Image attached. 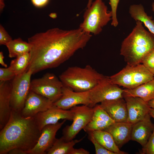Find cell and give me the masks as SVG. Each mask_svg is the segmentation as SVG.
Instances as JSON below:
<instances>
[{
    "instance_id": "cell-1",
    "label": "cell",
    "mask_w": 154,
    "mask_h": 154,
    "mask_svg": "<svg viewBox=\"0 0 154 154\" xmlns=\"http://www.w3.org/2000/svg\"><path fill=\"white\" fill-rule=\"evenodd\" d=\"M92 37L79 27L70 30L55 28L35 34L28 39L31 48L26 71L34 74L58 66L83 48Z\"/></svg>"
},
{
    "instance_id": "cell-2",
    "label": "cell",
    "mask_w": 154,
    "mask_h": 154,
    "mask_svg": "<svg viewBox=\"0 0 154 154\" xmlns=\"http://www.w3.org/2000/svg\"><path fill=\"white\" fill-rule=\"evenodd\" d=\"M41 133L34 117H25L11 109L7 123L0 132V154L18 149L26 154L37 144Z\"/></svg>"
},
{
    "instance_id": "cell-3",
    "label": "cell",
    "mask_w": 154,
    "mask_h": 154,
    "mask_svg": "<svg viewBox=\"0 0 154 154\" xmlns=\"http://www.w3.org/2000/svg\"><path fill=\"white\" fill-rule=\"evenodd\" d=\"M142 24L136 21L131 32L122 42L120 54L127 65L141 64L145 56L154 48V35L147 31Z\"/></svg>"
},
{
    "instance_id": "cell-4",
    "label": "cell",
    "mask_w": 154,
    "mask_h": 154,
    "mask_svg": "<svg viewBox=\"0 0 154 154\" xmlns=\"http://www.w3.org/2000/svg\"><path fill=\"white\" fill-rule=\"evenodd\" d=\"M105 76L88 65L84 67H69L60 75L59 78L64 86L75 92H82L93 88Z\"/></svg>"
},
{
    "instance_id": "cell-5",
    "label": "cell",
    "mask_w": 154,
    "mask_h": 154,
    "mask_svg": "<svg viewBox=\"0 0 154 154\" xmlns=\"http://www.w3.org/2000/svg\"><path fill=\"white\" fill-rule=\"evenodd\" d=\"M112 18V13L108 11L102 0H95L87 8L79 28L86 32L97 35Z\"/></svg>"
},
{
    "instance_id": "cell-6",
    "label": "cell",
    "mask_w": 154,
    "mask_h": 154,
    "mask_svg": "<svg viewBox=\"0 0 154 154\" xmlns=\"http://www.w3.org/2000/svg\"><path fill=\"white\" fill-rule=\"evenodd\" d=\"M111 80L118 86L132 89L154 78V74L142 64L127 66L119 72L110 77Z\"/></svg>"
},
{
    "instance_id": "cell-7",
    "label": "cell",
    "mask_w": 154,
    "mask_h": 154,
    "mask_svg": "<svg viewBox=\"0 0 154 154\" xmlns=\"http://www.w3.org/2000/svg\"><path fill=\"white\" fill-rule=\"evenodd\" d=\"M63 86L59 78L54 74L48 72L40 78L32 80L30 90L46 97L53 103L61 97Z\"/></svg>"
},
{
    "instance_id": "cell-8",
    "label": "cell",
    "mask_w": 154,
    "mask_h": 154,
    "mask_svg": "<svg viewBox=\"0 0 154 154\" xmlns=\"http://www.w3.org/2000/svg\"><path fill=\"white\" fill-rule=\"evenodd\" d=\"M33 74L29 70L16 75L11 82V109L21 112L30 91L31 77Z\"/></svg>"
},
{
    "instance_id": "cell-9",
    "label": "cell",
    "mask_w": 154,
    "mask_h": 154,
    "mask_svg": "<svg viewBox=\"0 0 154 154\" xmlns=\"http://www.w3.org/2000/svg\"><path fill=\"white\" fill-rule=\"evenodd\" d=\"M123 89L113 83L109 77L105 76L95 87L89 91L90 103L89 106L93 108L99 103L123 98Z\"/></svg>"
},
{
    "instance_id": "cell-10",
    "label": "cell",
    "mask_w": 154,
    "mask_h": 154,
    "mask_svg": "<svg viewBox=\"0 0 154 154\" xmlns=\"http://www.w3.org/2000/svg\"><path fill=\"white\" fill-rule=\"evenodd\" d=\"M70 110L74 114L72 122L62 130V137L66 141L73 140L79 132L85 128L92 118L94 110L93 108L85 105L76 106Z\"/></svg>"
},
{
    "instance_id": "cell-11",
    "label": "cell",
    "mask_w": 154,
    "mask_h": 154,
    "mask_svg": "<svg viewBox=\"0 0 154 154\" xmlns=\"http://www.w3.org/2000/svg\"><path fill=\"white\" fill-rule=\"evenodd\" d=\"M66 119L60 122L45 126L41 131L38 141L27 154H46L48 150L52 146L56 139V135Z\"/></svg>"
},
{
    "instance_id": "cell-12",
    "label": "cell",
    "mask_w": 154,
    "mask_h": 154,
    "mask_svg": "<svg viewBox=\"0 0 154 154\" xmlns=\"http://www.w3.org/2000/svg\"><path fill=\"white\" fill-rule=\"evenodd\" d=\"M61 97L53 104L61 109L68 110L79 104L89 106L90 102L89 91L78 92L64 86Z\"/></svg>"
},
{
    "instance_id": "cell-13",
    "label": "cell",
    "mask_w": 154,
    "mask_h": 154,
    "mask_svg": "<svg viewBox=\"0 0 154 154\" xmlns=\"http://www.w3.org/2000/svg\"><path fill=\"white\" fill-rule=\"evenodd\" d=\"M74 115L73 112L71 110H63L53 104L47 110L38 113L34 117L41 131L45 126L56 124L61 119L72 121Z\"/></svg>"
},
{
    "instance_id": "cell-14",
    "label": "cell",
    "mask_w": 154,
    "mask_h": 154,
    "mask_svg": "<svg viewBox=\"0 0 154 154\" xmlns=\"http://www.w3.org/2000/svg\"><path fill=\"white\" fill-rule=\"evenodd\" d=\"M52 105L53 103L47 98L30 90L21 113L24 117H33Z\"/></svg>"
},
{
    "instance_id": "cell-15",
    "label": "cell",
    "mask_w": 154,
    "mask_h": 154,
    "mask_svg": "<svg viewBox=\"0 0 154 154\" xmlns=\"http://www.w3.org/2000/svg\"><path fill=\"white\" fill-rule=\"evenodd\" d=\"M128 112L127 122L133 124L143 119L149 114L150 108L147 102L136 97L123 94Z\"/></svg>"
},
{
    "instance_id": "cell-16",
    "label": "cell",
    "mask_w": 154,
    "mask_h": 154,
    "mask_svg": "<svg viewBox=\"0 0 154 154\" xmlns=\"http://www.w3.org/2000/svg\"><path fill=\"white\" fill-rule=\"evenodd\" d=\"M103 108L115 122H127L128 112L123 98L106 100L100 103Z\"/></svg>"
},
{
    "instance_id": "cell-17",
    "label": "cell",
    "mask_w": 154,
    "mask_h": 154,
    "mask_svg": "<svg viewBox=\"0 0 154 154\" xmlns=\"http://www.w3.org/2000/svg\"><path fill=\"white\" fill-rule=\"evenodd\" d=\"M11 81H0V129L8 121L11 115Z\"/></svg>"
},
{
    "instance_id": "cell-18",
    "label": "cell",
    "mask_w": 154,
    "mask_h": 154,
    "mask_svg": "<svg viewBox=\"0 0 154 154\" xmlns=\"http://www.w3.org/2000/svg\"><path fill=\"white\" fill-rule=\"evenodd\" d=\"M151 117L149 114L143 119L133 124L131 140L138 142L142 147L147 143L154 129Z\"/></svg>"
},
{
    "instance_id": "cell-19",
    "label": "cell",
    "mask_w": 154,
    "mask_h": 154,
    "mask_svg": "<svg viewBox=\"0 0 154 154\" xmlns=\"http://www.w3.org/2000/svg\"><path fill=\"white\" fill-rule=\"evenodd\" d=\"M133 124L127 122H114L104 130L109 133L120 148L131 140Z\"/></svg>"
},
{
    "instance_id": "cell-20",
    "label": "cell",
    "mask_w": 154,
    "mask_h": 154,
    "mask_svg": "<svg viewBox=\"0 0 154 154\" xmlns=\"http://www.w3.org/2000/svg\"><path fill=\"white\" fill-rule=\"evenodd\" d=\"M123 94L139 97L148 102L154 99V78L134 88L124 89Z\"/></svg>"
},
{
    "instance_id": "cell-21",
    "label": "cell",
    "mask_w": 154,
    "mask_h": 154,
    "mask_svg": "<svg viewBox=\"0 0 154 154\" xmlns=\"http://www.w3.org/2000/svg\"><path fill=\"white\" fill-rule=\"evenodd\" d=\"M88 132L91 133L97 141L108 150L116 154L128 153L120 150L116 145L113 137L108 132L102 130L94 131Z\"/></svg>"
},
{
    "instance_id": "cell-22",
    "label": "cell",
    "mask_w": 154,
    "mask_h": 154,
    "mask_svg": "<svg viewBox=\"0 0 154 154\" xmlns=\"http://www.w3.org/2000/svg\"><path fill=\"white\" fill-rule=\"evenodd\" d=\"M129 12L132 18L144 24L150 33L154 35V21L145 12L141 4L133 5L129 7Z\"/></svg>"
},
{
    "instance_id": "cell-23",
    "label": "cell",
    "mask_w": 154,
    "mask_h": 154,
    "mask_svg": "<svg viewBox=\"0 0 154 154\" xmlns=\"http://www.w3.org/2000/svg\"><path fill=\"white\" fill-rule=\"evenodd\" d=\"M84 137L79 139H73L66 141L62 136L56 139L52 147L47 151V154H70L74 146L82 141Z\"/></svg>"
},
{
    "instance_id": "cell-24",
    "label": "cell",
    "mask_w": 154,
    "mask_h": 154,
    "mask_svg": "<svg viewBox=\"0 0 154 154\" xmlns=\"http://www.w3.org/2000/svg\"><path fill=\"white\" fill-rule=\"evenodd\" d=\"M9 52V56L16 57L20 55L29 52L31 48L28 42L23 41L20 38L12 40L5 45Z\"/></svg>"
},
{
    "instance_id": "cell-25",
    "label": "cell",
    "mask_w": 154,
    "mask_h": 154,
    "mask_svg": "<svg viewBox=\"0 0 154 154\" xmlns=\"http://www.w3.org/2000/svg\"><path fill=\"white\" fill-rule=\"evenodd\" d=\"M30 59L29 52L20 55L11 61L9 67L16 76L21 74L26 71Z\"/></svg>"
},
{
    "instance_id": "cell-26",
    "label": "cell",
    "mask_w": 154,
    "mask_h": 154,
    "mask_svg": "<svg viewBox=\"0 0 154 154\" xmlns=\"http://www.w3.org/2000/svg\"><path fill=\"white\" fill-rule=\"evenodd\" d=\"M111 124L93 115L91 121L83 129L87 133L94 131L102 130H104Z\"/></svg>"
},
{
    "instance_id": "cell-27",
    "label": "cell",
    "mask_w": 154,
    "mask_h": 154,
    "mask_svg": "<svg viewBox=\"0 0 154 154\" xmlns=\"http://www.w3.org/2000/svg\"><path fill=\"white\" fill-rule=\"evenodd\" d=\"M93 108L94 116L111 124L115 122L106 111L101 107L99 105L95 106Z\"/></svg>"
},
{
    "instance_id": "cell-28",
    "label": "cell",
    "mask_w": 154,
    "mask_h": 154,
    "mask_svg": "<svg viewBox=\"0 0 154 154\" xmlns=\"http://www.w3.org/2000/svg\"><path fill=\"white\" fill-rule=\"evenodd\" d=\"M87 133L89 135V139L94 146L96 154H116L115 153L108 150L102 146L90 133Z\"/></svg>"
},
{
    "instance_id": "cell-29",
    "label": "cell",
    "mask_w": 154,
    "mask_h": 154,
    "mask_svg": "<svg viewBox=\"0 0 154 154\" xmlns=\"http://www.w3.org/2000/svg\"><path fill=\"white\" fill-rule=\"evenodd\" d=\"M141 63L149 71L154 74V48L145 56Z\"/></svg>"
},
{
    "instance_id": "cell-30",
    "label": "cell",
    "mask_w": 154,
    "mask_h": 154,
    "mask_svg": "<svg viewBox=\"0 0 154 154\" xmlns=\"http://www.w3.org/2000/svg\"><path fill=\"white\" fill-rule=\"evenodd\" d=\"M15 76V73L9 67L0 68V81H10Z\"/></svg>"
},
{
    "instance_id": "cell-31",
    "label": "cell",
    "mask_w": 154,
    "mask_h": 154,
    "mask_svg": "<svg viewBox=\"0 0 154 154\" xmlns=\"http://www.w3.org/2000/svg\"><path fill=\"white\" fill-rule=\"evenodd\" d=\"M141 154H154V129L146 145L142 147Z\"/></svg>"
},
{
    "instance_id": "cell-32",
    "label": "cell",
    "mask_w": 154,
    "mask_h": 154,
    "mask_svg": "<svg viewBox=\"0 0 154 154\" xmlns=\"http://www.w3.org/2000/svg\"><path fill=\"white\" fill-rule=\"evenodd\" d=\"M109 0L111 8V11L112 13L111 25L114 27H116L118 24L117 16V11L119 0Z\"/></svg>"
},
{
    "instance_id": "cell-33",
    "label": "cell",
    "mask_w": 154,
    "mask_h": 154,
    "mask_svg": "<svg viewBox=\"0 0 154 154\" xmlns=\"http://www.w3.org/2000/svg\"><path fill=\"white\" fill-rule=\"evenodd\" d=\"M9 35L2 25H0V44L5 45L12 40Z\"/></svg>"
},
{
    "instance_id": "cell-34",
    "label": "cell",
    "mask_w": 154,
    "mask_h": 154,
    "mask_svg": "<svg viewBox=\"0 0 154 154\" xmlns=\"http://www.w3.org/2000/svg\"><path fill=\"white\" fill-rule=\"evenodd\" d=\"M33 4L38 7H42L46 5L49 0H31Z\"/></svg>"
},
{
    "instance_id": "cell-35",
    "label": "cell",
    "mask_w": 154,
    "mask_h": 154,
    "mask_svg": "<svg viewBox=\"0 0 154 154\" xmlns=\"http://www.w3.org/2000/svg\"><path fill=\"white\" fill-rule=\"evenodd\" d=\"M88 151L82 148L75 149L74 148L72 150L70 154H89Z\"/></svg>"
},
{
    "instance_id": "cell-36",
    "label": "cell",
    "mask_w": 154,
    "mask_h": 154,
    "mask_svg": "<svg viewBox=\"0 0 154 154\" xmlns=\"http://www.w3.org/2000/svg\"><path fill=\"white\" fill-rule=\"evenodd\" d=\"M8 153L9 154H26L24 151L18 149H13L10 151Z\"/></svg>"
},
{
    "instance_id": "cell-37",
    "label": "cell",
    "mask_w": 154,
    "mask_h": 154,
    "mask_svg": "<svg viewBox=\"0 0 154 154\" xmlns=\"http://www.w3.org/2000/svg\"><path fill=\"white\" fill-rule=\"evenodd\" d=\"M4 56L2 52H0V64L5 68H7V65L5 63L4 61Z\"/></svg>"
},
{
    "instance_id": "cell-38",
    "label": "cell",
    "mask_w": 154,
    "mask_h": 154,
    "mask_svg": "<svg viewBox=\"0 0 154 154\" xmlns=\"http://www.w3.org/2000/svg\"><path fill=\"white\" fill-rule=\"evenodd\" d=\"M149 106L154 109V99L147 102Z\"/></svg>"
},
{
    "instance_id": "cell-39",
    "label": "cell",
    "mask_w": 154,
    "mask_h": 154,
    "mask_svg": "<svg viewBox=\"0 0 154 154\" xmlns=\"http://www.w3.org/2000/svg\"><path fill=\"white\" fill-rule=\"evenodd\" d=\"M149 114L154 119V109L150 108L149 109Z\"/></svg>"
},
{
    "instance_id": "cell-40",
    "label": "cell",
    "mask_w": 154,
    "mask_h": 154,
    "mask_svg": "<svg viewBox=\"0 0 154 154\" xmlns=\"http://www.w3.org/2000/svg\"><path fill=\"white\" fill-rule=\"evenodd\" d=\"M93 2V0H88V3L87 5V8L89 7Z\"/></svg>"
},
{
    "instance_id": "cell-41",
    "label": "cell",
    "mask_w": 154,
    "mask_h": 154,
    "mask_svg": "<svg viewBox=\"0 0 154 154\" xmlns=\"http://www.w3.org/2000/svg\"><path fill=\"white\" fill-rule=\"evenodd\" d=\"M152 10L154 13V3H153L152 5Z\"/></svg>"
}]
</instances>
